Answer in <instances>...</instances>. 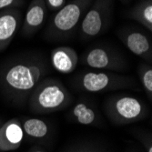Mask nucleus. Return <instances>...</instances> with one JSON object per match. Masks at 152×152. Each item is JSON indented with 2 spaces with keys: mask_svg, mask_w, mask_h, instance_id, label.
<instances>
[{
  "mask_svg": "<svg viewBox=\"0 0 152 152\" xmlns=\"http://www.w3.org/2000/svg\"><path fill=\"white\" fill-rule=\"evenodd\" d=\"M128 16L152 32V0H141L129 9Z\"/></svg>",
  "mask_w": 152,
  "mask_h": 152,
  "instance_id": "nucleus-15",
  "label": "nucleus"
},
{
  "mask_svg": "<svg viewBox=\"0 0 152 152\" xmlns=\"http://www.w3.org/2000/svg\"><path fill=\"white\" fill-rule=\"evenodd\" d=\"M136 84V80L129 76L100 70L80 72L72 82L76 90L85 93H103L132 88Z\"/></svg>",
  "mask_w": 152,
  "mask_h": 152,
  "instance_id": "nucleus-3",
  "label": "nucleus"
},
{
  "mask_svg": "<svg viewBox=\"0 0 152 152\" xmlns=\"http://www.w3.org/2000/svg\"><path fill=\"white\" fill-rule=\"evenodd\" d=\"M25 4V0H0V10L18 8Z\"/></svg>",
  "mask_w": 152,
  "mask_h": 152,
  "instance_id": "nucleus-18",
  "label": "nucleus"
},
{
  "mask_svg": "<svg viewBox=\"0 0 152 152\" xmlns=\"http://www.w3.org/2000/svg\"><path fill=\"white\" fill-rule=\"evenodd\" d=\"M96 152H107V151H106V150H104L103 148H98V150H96Z\"/></svg>",
  "mask_w": 152,
  "mask_h": 152,
  "instance_id": "nucleus-22",
  "label": "nucleus"
},
{
  "mask_svg": "<svg viewBox=\"0 0 152 152\" xmlns=\"http://www.w3.org/2000/svg\"><path fill=\"white\" fill-rule=\"evenodd\" d=\"M80 63L92 69L108 72L125 71L129 66L121 53L106 46H94L88 48L82 55Z\"/></svg>",
  "mask_w": 152,
  "mask_h": 152,
  "instance_id": "nucleus-7",
  "label": "nucleus"
},
{
  "mask_svg": "<svg viewBox=\"0 0 152 152\" xmlns=\"http://www.w3.org/2000/svg\"><path fill=\"white\" fill-rule=\"evenodd\" d=\"M78 62V55L71 47L60 46L54 48L50 53V66L62 74L74 72Z\"/></svg>",
  "mask_w": 152,
  "mask_h": 152,
  "instance_id": "nucleus-13",
  "label": "nucleus"
},
{
  "mask_svg": "<svg viewBox=\"0 0 152 152\" xmlns=\"http://www.w3.org/2000/svg\"><path fill=\"white\" fill-rule=\"evenodd\" d=\"M21 24L22 11L19 8L0 10V52L8 48Z\"/></svg>",
  "mask_w": 152,
  "mask_h": 152,
  "instance_id": "nucleus-10",
  "label": "nucleus"
},
{
  "mask_svg": "<svg viewBox=\"0 0 152 152\" xmlns=\"http://www.w3.org/2000/svg\"><path fill=\"white\" fill-rule=\"evenodd\" d=\"M113 0H93L79 26V37L88 41L100 36L108 26L113 13Z\"/></svg>",
  "mask_w": 152,
  "mask_h": 152,
  "instance_id": "nucleus-6",
  "label": "nucleus"
},
{
  "mask_svg": "<svg viewBox=\"0 0 152 152\" xmlns=\"http://www.w3.org/2000/svg\"><path fill=\"white\" fill-rule=\"evenodd\" d=\"M118 36L132 54L141 58L145 62L152 64V44L150 38L141 31L129 28H122Z\"/></svg>",
  "mask_w": 152,
  "mask_h": 152,
  "instance_id": "nucleus-8",
  "label": "nucleus"
},
{
  "mask_svg": "<svg viewBox=\"0 0 152 152\" xmlns=\"http://www.w3.org/2000/svg\"><path fill=\"white\" fill-rule=\"evenodd\" d=\"M137 74L149 101L152 100V65L147 62L137 66Z\"/></svg>",
  "mask_w": 152,
  "mask_h": 152,
  "instance_id": "nucleus-16",
  "label": "nucleus"
},
{
  "mask_svg": "<svg viewBox=\"0 0 152 152\" xmlns=\"http://www.w3.org/2000/svg\"><path fill=\"white\" fill-rule=\"evenodd\" d=\"M120 1L123 2V3H128V2L129 1V0H120Z\"/></svg>",
  "mask_w": 152,
  "mask_h": 152,
  "instance_id": "nucleus-24",
  "label": "nucleus"
},
{
  "mask_svg": "<svg viewBox=\"0 0 152 152\" xmlns=\"http://www.w3.org/2000/svg\"><path fill=\"white\" fill-rule=\"evenodd\" d=\"M104 112L115 125L139 122L149 115L148 107L142 100L128 95H115L107 98L104 103Z\"/></svg>",
  "mask_w": 152,
  "mask_h": 152,
  "instance_id": "nucleus-5",
  "label": "nucleus"
},
{
  "mask_svg": "<svg viewBox=\"0 0 152 152\" xmlns=\"http://www.w3.org/2000/svg\"><path fill=\"white\" fill-rule=\"evenodd\" d=\"M45 3L50 11H58L66 5V0H45Z\"/></svg>",
  "mask_w": 152,
  "mask_h": 152,
  "instance_id": "nucleus-19",
  "label": "nucleus"
},
{
  "mask_svg": "<svg viewBox=\"0 0 152 152\" xmlns=\"http://www.w3.org/2000/svg\"><path fill=\"white\" fill-rule=\"evenodd\" d=\"M73 100L72 94L60 80L45 77L33 90L26 105L31 113L44 115L66 109Z\"/></svg>",
  "mask_w": 152,
  "mask_h": 152,
  "instance_id": "nucleus-2",
  "label": "nucleus"
},
{
  "mask_svg": "<svg viewBox=\"0 0 152 152\" xmlns=\"http://www.w3.org/2000/svg\"><path fill=\"white\" fill-rule=\"evenodd\" d=\"M47 58L28 53L15 57L0 66V90L14 107H24L36 87L50 73Z\"/></svg>",
  "mask_w": 152,
  "mask_h": 152,
  "instance_id": "nucleus-1",
  "label": "nucleus"
},
{
  "mask_svg": "<svg viewBox=\"0 0 152 152\" xmlns=\"http://www.w3.org/2000/svg\"><path fill=\"white\" fill-rule=\"evenodd\" d=\"M135 136L142 143L146 152H152V137L150 133H147L145 131H139L135 134Z\"/></svg>",
  "mask_w": 152,
  "mask_h": 152,
  "instance_id": "nucleus-17",
  "label": "nucleus"
},
{
  "mask_svg": "<svg viewBox=\"0 0 152 152\" xmlns=\"http://www.w3.org/2000/svg\"><path fill=\"white\" fill-rule=\"evenodd\" d=\"M92 1L93 0H73L58 10L48 26L46 37L52 41L69 37L81 22Z\"/></svg>",
  "mask_w": 152,
  "mask_h": 152,
  "instance_id": "nucleus-4",
  "label": "nucleus"
},
{
  "mask_svg": "<svg viewBox=\"0 0 152 152\" xmlns=\"http://www.w3.org/2000/svg\"><path fill=\"white\" fill-rule=\"evenodd\" d=\"M70 122L83 126L99 127L102 124L101 115L98 107L89 99L79 98L67 113Z\"/></svg>",
  "mask_w": 152,
  "mask_h": 152,
  "instance_id": "nucleus-9",
  "label": "nucleus"
},
{
  "mask_svg": "<svg viewBox=\"0 0 152 152\" xmlns=\"http://www.w3.org/2000/svg\"><path fill=\"white\" fill-rule=\"evenodd\" d=\"M27 152H47L44 148H42L41 147L38 146H34L33 148H31Z\"/></svg>",
  "mask_w": 152,
  "mask_h": 152,
  "instance_id": "nucleus-21",
  "label": "nucleus"
},
{
  "mask_svg": "<svg viewBox=\"0 0 152 152\" xmlns=\"http://www.w3.org/2000/svg\"><path fill=\"white\" fill-rule=\"evenodd\" d=\"M25 136L19 118H13L0 128V152L17 150L24 142Z\"/></svg>",
  "mask_w": 152,
  "mask_h": 152,
  "instance_id": "nucleus-12",
  "label": "nucleus"
},
{
  "mask_svg": "<svg viewBox=\"0 0 152 152\" xmlns=\"http://www.w3.org/2000/svg\"><path fill=\"white\" fill-rule=\"evenodd\" d=\"M19 120L24 131L25 140L45 142L51 137L52 127L47 120L31 117H23Z\"/></svg>",
  "mask_w": 152,
  "mask_h": 152,
  "instance_id": "nucleus-14",
  "label": "nucleus"
},
{
  "mask_svg": "<svg viewBox=\"0 0 152 152\" xmlns=\"http://www.w3.org/2000/svg\"><path fill=\"white\" fill-rule=\"evenodd\" d=\"M3 123H4V121H3V119L0 118V128L2 127V125H3Z\"/></svg>",
  "mask_w": 152,
  "mask_h": 152,
  "instance_id": "nucleus-23",
  "label": "nucleus"
},
{
  "mask_svg": "<svg viewBox=\"0 0 152 152\" xmlns=\"http://www.w3.org/2000/svg\"><path fill=\"white\" fill-rule=\"evenodd\" d=\"M48 14L45 0H32L25 13L22 34L26 37L34 36L43 26Z\"/></svg>",
  "mask_w": 152,
  "mask_h": 152,
  "instance_id": "nucleus-11",
  "label": "nucleus"
},
{
  "mask_svg": "<svg viewBox=\"0 0 152 152\" xmlns=\"http://www.w3.org/2000/svg\"><path fill=\"white\" fill-rule=\"evenodd\" d=\"M99 147H96L94 144L91 143H87V144H82L79 145L73 149L69 150L68 152H96L98 150Z\"/></svg>",
  "mask_w": 152,
  "mask_h": 152,
  "instance_id": "nucleus-20",
  "label": "nucleus"
}]
</instances>
